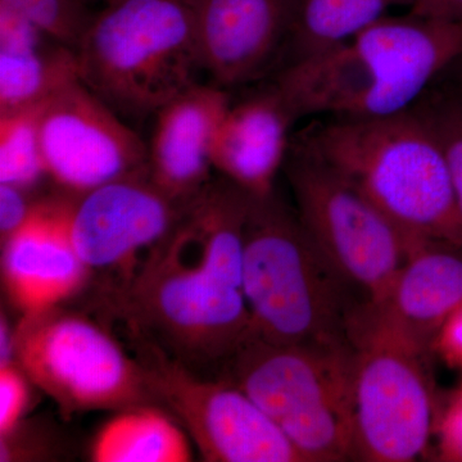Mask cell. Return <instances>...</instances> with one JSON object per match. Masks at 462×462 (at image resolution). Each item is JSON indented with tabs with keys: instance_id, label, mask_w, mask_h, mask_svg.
I'll return each mask as SVG.
<instances>
[{
	"instance_id": "1",
	"label": "cell",
	"mask_w": 462,
	"mask_h": 462,
	"mask_svg": "<svg viewBox=\"0 0 462 462\" xmlns=\"http://www.w3.org/2000/svg\"><path fill=\"white\" fill-rule=\"evenodd\" d=\"M462 57V23L385 16L328 50L291 60L273 87L296 120L374 118L415 107Z\"/></svg>"
},
{
	"instance_id": "2",
	"label": "cell",
	"mask_w": 462,
	"mask_h": 462,
	"mask_svg": "<svg viewBox=\"0 0 462 462\" xmlns=\"http://www.w3.org/2000/svg\"><path fill=\"white\" fill-rule=\"evenodd\" d=\"M393 221L410 243L462 248L445 149L421 106L374 118H329L293 139Z\"/></svg>"
},
{
	"instance_id": "3",
	"label": "cell",
	"mask_w": 462,
	"mask_h": 462,
	"mask_svg": "<svg viewBox=\"0 0 462 462\" xmlns=\"http://www.w3.org/2000/svg\"><path fill=\"white\" fill-rule=\"evenodd\" d=\"M243 293L251 330L276 343H351L365 302L316 247L298 218L273 196L252 197L245 221Z\"/></svg>"
},
{
	"instance_id": "4",
	"label": "cell",
	"mask_w": 462,
	"mask_h": 462,
	"mask_svg": "<svg viewBox=\"0 0 462 462\" xmlns=\"http://www.w3.org/2000/svg\"><path fill=\"white\" fill-rule=\"evenodd\" d=\"M355 346L276 343L249 331L221 369L294 446L303 462L354 460Z\"/></svg>"
},
{
	"instance_id": "5",
	"label": "cell",
	"mask_w": 462,
	"mask_h": 462,
	"mask_svg": "<svg viewBox=\"0 0 462 462\" xmlns=\"http://www.w3.org/2000/svg\"><path fill=\"white\" fill-rule=\"evenodd\" d=\"M76 56L81 83L124 120L154 116L202 71L190 0H108Z\"/></svg>"
},
{
	"instance_id": "6",
	"label": "cell",
	"mask_w": 462,
	"mask_h": 462,
	"mask_svg": "<svg viewBox=\"0 0 462 462\" xmlns=\"http://www.w3.org/2000/svg\"><path fill=\"white\" fill-rule=\"evenodd\" d=\"M115 309L143 340L197 373L223 366L251 331L243 288L158 245L114 291Z\"/></svg>"
},
{
	"instance_id": "7",
	"label": "cell",
	"mask_w": 462,
	"mask_h": 462,
	"mask_svg": "<svg viewBox=\"0 0 462 462\" xmlns=\"http://www.w3.org/2000/svg\"><path fill=\"white\" fill-rule=\"evenodd\" d=\"M14 363L67 415L154 404L141 361L83 316L53 309L23 318Z\"/></svg>"
},
{
	"instance_id": "8",
	"label": "cell",
	"mask_w": 462,
	"mask_h": 462,
	"mask_svg": "<svg viewBox=\"0 0 462 462\" xmlns=\"http://www.w3.org/2000/svg\"><path fill=\"white\" fill-rule=\"evenodd\" d=\"M297 215L310 238L365 302L393 281L411 243L351 182L291 142L285 162Z\"/></svg>"
},
{
	"instance_id": "9",
	"label": "cell",
	"mask_w": 462,
	"mask_h": 462,
	"mask_svg": "<svg viewBox=\"0 0 462 462\" xmlns=\"http://www.w3.org/2000/svg\"><path fill=\"white\" fill-rule=\"evenodd\" d=\"M135 342L153 402L179 419L206 461L303 462L245 392L226 380L202 378L157 346Z\"/></svg>"
},
{
	"instance_id": "10",
	"label": "cell",
	"mask_w": 462,
	"mask_h": 462,
	"mask_svg": "<svg viewBox=\"0 0 462 462\" xmlns=\"http://www.w3.org/2000/svg\"><path fill=\"white\" fill-rule=\"evenodd\" d=\"M354 346V460H415L433 430L427 356L375 338Z\"/></svg>"
},
{
	"instance_id": "11",
	"label": "cell",
	"mask_w": 462,
	"mask_h": 462,
	"mask_svg": "<svg viewBox=\"0 0 462 462\" xmlns=\"http://www.w3.org/2000/svg\"><path fill=\"white\" fill-rule=\"evenodd\" d=\"M45 173L69 196L148 175V145L120 115L80 81L41 109Z\"/></svg>"
},
{
	"instance_id": "12",
	"label": "cell",
	"mask_w": 462,
	"mask_h": 462,
	"mask_svg": "<svg viewBox=\"0 0 462 462\" xmlns=\"http://www.w3.org/2000/svg\"><path fill=\"white\" fill-rule=\"evenodd\" d=\"M188 205L170 199L148 175L108 182L69 196L72 242L90 273H124L123 284L132 278L139 254L171 234Z\"/></svg>"
},
{
	"instance_id": "13",
	"label": "cell",
	"mask_w": 462,
	"mask_h": 462,
	"mask_svg": "<svg viewBox=\"0 0 462 462\" xmlns=\"http://www.w3.org/2000/svg\"><path fill=\"white\" fill-rule=\"evenodd\" d=\"M462 303V248L421 240L412 245L384 293L356 310L352 345L361 339L397 343L430 357L447 319Z\"/></svg>"
},
{
	"instance_id": "14",
	"label": "cell",
	"mask_w": 462,
	"mask_h": 462,
	"mask_svg": "<svg viewBox=\"0 0 462 462\" xmlns=\"http://www.w3.org/2000/svg\"><path fill=\"white\" fill-rule=\"evenodd\" d=\"M200 66L217 87L256 80L289 42L298 0H190Z\"/></svg>"
},
{
	"instance_id": "15",
	"label": "cell",
	"mask_w": 462,
	"mask_h": 462,
	"mask_svg": "<svg viewBox=\"0 0 462 462\" xmlns=\"http://www.w3.org/2000/svg\"><path fill=\"white\" fill-rule=\"evenodd\" d=\"M3 245V278L23 318L56 309L90 276L72 242L69 194L36 202L23 226Z\"/></svg>"
},
{
	"instance_id": "16",
	"label": "cell",
	"mask_w": 462,
	"mask_h": 462,
	"mask_svg": "<svg viewBox=\"0 0 462 462\" xmlns=\"http://www.w3.org/2000/svg\"><path fill=\"white\" fill-rule=\"evenodd\" d=\"M230 105L224 88L197 83L154 115L148 178L170 199L190 202L211 181L212 144Z\"/></svg>"
},
{
	"instance_id": "17",
	"label": "cell",
	"mask_w": 462,
	"mask_h": 462,
	"mask_svg": "<svg viewBox=\"0 0 462 462\" xmlns=\"http://www.w3.org/2000/svg\"><path fill=\"white\" fill-rule=\"evenodd\" d=\"M272 87L227 108L212 144V167L251 196H272L287 162L296 123Z\"/></svg>"
},
{
	"instance_id": "18",
	"label": "cell",
	"mask_w": 462,
	"mask_h": 462,
	"mask_svg": "<svg viewBox=\"0 0 462 462\" xmlns=\"http://www.w3.org/2000/svg\"><path fill=\"white\" fill-rule=\"evenodd\" d=\"M153 404L121 410L109 419L91 446L96 462L191 461L185 430Z\"/></svg>"
},
{
	"instance_id": "19",
	"label": "cell",
	"mask_w": 462,
	"mask_h": 462,
	"mask_svg": "<svg viewBox=\"0 0 462 462\" xmlns=\"http://www.w3.org/2000/svg\"><path fill=\"white\" fill-rule=\"evenodd\" d=\"M80 81L76 51L54 42L0 51V115L42 107Z\"/></svg>"
},
{
	"instance_id": "20",
	"label": "cell",
	"mask_w": 462,
	"mask_h": 462,
	"mask_svg": "<svg viewBox=\"0 0 462 462\" xmlns=\"http://www.w3.org/2000/svg\"><path fill=\"white\" fill-rule=\"evenodd\" d=\"M412 5L413 0H298L289 36L291 60L349 41L388 16L391 9Z\"/></svg>"
},
{
	"instance_id": "21",
	"label": "cell",
	"mask_w": 462,
	"mask_h": 462,
	"mask_svg": "<svg viewBox=\"0 0 462 462\" xmlns=\"http://www.w3.org/2000/svg\"><path fill=\"white\" fill-rule=\"evenodd\" d=\"M41 109L0 115V184L29 190L47 178L39 130Z\"/></svg>"
},
{
	"instance_id": "22",
	"label": "cell",
	"mask_w": 462,
	"mask_h": 462,
	"mask_svg": "<svg viewBox=\"0 0 462 462\" xmlns=\"http://www.w3.org/2000/svg\"><path fill=\"white\" fill-rule=\"evenodd\" d=\"M0 8L14 12L51 42L74 51L97 14L84 0H0Z\"/></svg>"
},
{
	"instance_id": "23",
	"label": "cell",
	"mask_w": 462,
	"mask_h": 462,
	"mask_svg": "<svg viewBox=\"0 0 462 462\" xmlns=\"http://www.w3.org/2000/svg\"><path fill=\"white\" fill-rule=\"evenodd\" d=\"M421 107L430 116L445 149L462 218V97H439Z\"/></svg>"
},
{
	"instance_id": "24",
	"label": "cell",
	"mask_w": 462,
	"mask_h": 462,
	"mask_svg": "<svg viewBox=\"0 0 462 462\" xmlns=\"http://www.w3.org/2000/svg\"><path fill=\"white\" fill-rule=\"evenodd\" d=\"M27 382L16 363L0 366V437L8 436L23 420L30 396Z\"/></svg>"
},
{
	"instance_id": "25",
	"label": "cell",
	"mask_w": 462,
	"mask_h": 462,
	"mask_svg": "<svg viewBox=\"0 0 462 462\" xmlns=\"http://www.w3.org/2000/svg\"><path fill=\"white\" fill-rule=\"evenodd\" d=\"M33 205L35 203L27 199L26 189L0 184V234L3 242L23 226L32 214Z\"/></svg>"
},
{
	"instance_id": "26",
	"label": "cell",
	"mask_w": 462,
	"mask_h": 462,
	"mask_svg": "<svg viewBox=\"0 0 462 462\" xmlns=\"http://www.w3.org/2000/svg\"><path fill=\"white\" fill-rule=\"evenodd\" d=\"M439 460L462 462V387L440 421Z\"/></svg>"
},
{
	"instance_id": "27",
	"label": "cell",
	"mask_w": 462,
	"mask_h": 462,
	"mask_svg": "<svg viewBox=\"0 0 462 462\" xmlns=\"http://www.w3.org/2000/svg\"><path fill=\"white\" fill-rule=\"evenodd\" d=\"M434 352L442 356L447 364L462 369V303L438 334Z\"/></svg>"
},
{
	"instance_id": "28",
	"label": "cell",
	"mask_w": 462,
	"mask_h": 462,
	"mask_svg": "<svg viewBox=\"0 0 462 462\" xmlns=\"http://www.w3.org/2000/svg\"><path fill=\"white\" fill-rule=\"evenodd\" d=\"M410 12L422 17L462 23V0H413Z\"/></svg>"
},
{
	"instance_id": "29",
	"label": "cell",
	"mask_w": 462,
	"mask_h": 462,
	"mask_svg": "<svg viewBox=\"0 0 462 462\" xmlns=\"http://www.w3.org/2000/svg\"><path fill=\"white\" fill-rule=\"evenodd\" d=\"M14 363V331L9 329L7 320L2 316L0 324V366Z\"/></svg>"
},
{
	"instance_id": "30",
	"label": "cell",
	"mask_w": 462,
	"mask_h": 462,
	"mask_svg": "<svg viewBox=\"0 0 462 462\" xmlns=\"http://www.w3.org/2000/svg\"><path fill=\"white\" fill-rule=\"evenodd\" d=\"M456 66H457V79H458V84H460V90H461V97H462V57L460 60H457V62L455 63Z\"/></svg>"
},
{
	"instance_id": "31",
	"label": "cell",
	"mask_w": 462,
	"mask_h": 462,
	"mask_svg": "<svg viewBox=\"0 0 462 462\" xmlns=\"http://www.w3.org/2000/svg\"><path fill=\"white\" fill-rule=\"evenodd\" d=\"M85 3H88V5H91L94 2H99L102 3V5H105V3H107L108 0H84Z\"/></svg>"
}]
</instances>
